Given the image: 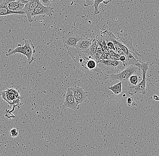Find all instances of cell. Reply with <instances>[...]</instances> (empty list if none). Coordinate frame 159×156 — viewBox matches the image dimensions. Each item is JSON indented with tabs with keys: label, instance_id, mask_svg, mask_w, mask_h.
Instances as JSON below:
<instances>
[{
	"label": "cell",
	"instance_id": "6da1fadb",
	"mask_svg": "<svg viewBox=\"0 0 159 156\" xmlns=\"http://www.w3.org/2000/svg\"><path fill=\"white\" fill-rule=\"evenodd\" d=\"M66 48L71 58L85 73L99 80L109 79V76L99 68L98 61L94 56L82 52L75 47Z\"/></svg>",
	"mask_w": 159,
	"mask_h": 156
},
{
	"label": "cell",
	"instance_id": "7a4b0ae2",
	"mask_svg": "<svg viewBox=\"0 0 159 156\" xmlns=\"http://www.w3.org/2000/svg\"><path fill=\"white\" fill-rule=\"evenodd\" d=\"M35 52L34 46L31 40H26L23 46L21 44L18 45L15 49H10L7 53V56L16 53L22 54L25 56L28 60L29 64L33 62L34 58L33 55Z\"/></svg>",
	"mask_w": 159,
	"mask_h": 156
},
{
	"label": "cell",
	"instance_id": "3957f363",
	"mask_svg": "<svg viewBox=\"0 0 159 156\" xmlns=\"http://www.w3.org/2000/svg\"><path fill=\"white\" fill-rule=\"evenodd\" d=\"M98 65L109 78L111 74L119 73L126 68L123 62L119 60H102L98 61Z\"/></svg>",
	"mask_w": 159,
	"mask_h": 156
},
{
	"label": "cell",
	"instance_id": "277c9868",
	"mask_svg": "<svg viewBox=\"0 0 159 156\" xmlns=\"http://www.w3.org/2000/svg\"><path fill=\"white\" fill-rule=\"evenodd\" d=\"M141 69L142 70L143 79L140 83L135 86H131L129 88L128 93L131 95H138V94H146L147 90L146 88V74L148 69V63H141Z\"/></svg>",
	"mask_w": 159,
	"mask_h": 156
},
{
	"label": "cell",
	"instance_id": "5b68a950",
	"mask_svg": "<svg viewBox=\"0 0 159 156\" xmlns=\"http://www.w3.org/2000/svg\"><path fill=\"white\" fill-rule=\"evenodd\" d=\"M0 96L11 107L20 106L22 97L14 88H8L0 92Z\"/></svg>",
	"mask_w": 159,
	"mask_h": 156
},
{
	"label": "cell",
	"instance_id": "8992f818",
	"mask_svg": "<svg viewBox=\"0 0 159 156\" xmlns=\"http://www.w3.org/2000/svg\"><path fill=\"white\" fill-rule=\"evenodd\" d=\"M141 67L134 65H131L124 69L119 73L112 74L109 76V79L112 80H119L120 81L128 80L134 73L140 70Z\"/></svg>",
	"mask_w": 159,
	"mask_h": 156
},
{
	"label": "cell",
	"instance_id": "52a82bcc",
	"mask_svg": "<svg viewBox=\"0 0 159 156\" xmlns=\"http://www.w3.org/2000/svg\"><path fill=\"white\" fill-rule=\"evenodd\" d=\"M64 105L66 107L73 110H77L79 108V104L75 101L73 91L70 88L67 89L65 95Z\"/></svg>",
	"mask_w": 159,
	"mask_h": 156
},
{
	"label": "cell",
	"instance_id": "ba28073f",
	"mask_svg": "<svg viewBox=\"0 0 159 156\" xmlns=\"http://www.w3.org/2000/svg\"><path fill=\"white\" fill-rule=\"evenodd\" d=\"M70 88L73 91L76 103L79 104L87 102L88 93L84 91L83 88L78 86H73Z\"/></svg>",
	"mask_w": 159,
	"mask_h": 156
},
{
	"label": "cell",
	"instance_id": "9c48e42d",
	"mask_svg": "<svg viewBox=\"0 0 159 156\" xmlns=\"http://www.w3.org/2000/svg\"><path fill=\"white\" fill-rule=\"evenodd\" d=\"M120 40L123 42L124 45L128 47L135 59L137 60L140 63H143L141 55L139 54V51L134 48L131 37L130 36L128 37L127 36L125 35L124 38Z\"/></svg>",
	"mask_w": 159,
	"mask_h": 156
},
{
	"label": "cell",
	"instance_id": "30bf717a",
	"mask_svg": "<svg viewBox=\"0 0 159 156\" xmlns=\"http://www.w3.org/2000/svg\"><path fill=\"white\" fill-rule=\"evenodd\" d=\"M42 6L43 5L41 3L40 0H31L28 3L25 5L23 11L25 14L26 15L29 22L31 23L33 21L32 18L30 16L31 13L37 8Z\"/></svg>",
	"mask_w": 159,
	"mask_h": 156
},
{
	"label": "cell",
	"instance_id": "8fae6325",
	"mask_svg": "<svg viewBox=\"0 0 159 156\" xmlns=\"http://www.w3.org/2000/svg\"><path fill=\"white\" fill-rule=\"evenodd\" d=\"M79 35L70 33L65 36L63 38V43L64 46L66 47H76L77 43L81 38Z\"/></svg>",
	"mask_w": 159,
	"mask_h": 156
},
{
	"label": "cell",
	"instance_id": "7c38bea8",
	"mask_svg": "<svg viewBox=\"0 0 159 156\" xmlns=\"http://www.w3.org/2000/svg\"><path fill=\"white\" fill-rule=\"evenodd\" d=\"M53 8L51 7H46L45 6H40L37 8L31 13L30 16L33 17L39 15H47L51 17L53 15Z\"/></svg>",
	"mask_w": 159,
	"mask_h": 156
},
{
	"label": "cell",
	"instance_id": "4fadbf2b",
	"mask_svg": "<svg viewBox=\"0 0 159 156\" xmlns=\"http://www.w3.org/2000/svg\"><path fill=\"white\" fill-rule=\"evenodd\" d=\"M93 40L86 37H81L75 48L82 52H85L91 46Z\"/></svg>",
	"mask_w": 159,
	"mask_h": 156
},
{
	"label": "cell",
	"instance_id": "5bb4252c",
	"mask_svg": "<svg viewBox=\"0 0 159 156\" xmlns=\"http://www.w3.org/2000/svg\"><path fill=\"white\" fill-rule=\"evenodd\" d=\"M8 3L5 0H4L0 4V16H8L10 15H24L25 14L24 11L15 12L11 11L8 7Z\"/></svg>",
	"mask_w": 159,
	"mask_h": 156
},
{
	"label": "cell",
	"instance_id": "9a60e30c",
	"mask_svg": "<svg viewBox=\"0 0 159 156\" xmlns=\"http://www.w3.org/2000/svg\"><path fill=\"white\" fill-rule=\"evenodd\" d=\"M25 5L20 0L11 2L8 4V7L11 11L15 12L23 11Z\"/></svg>",
	"mask_w": 159,
	"mask_h": 156
},
{
	"label": "cell",
	"instance_id": "2e32d148",
	"mask_svg": "<svg viewBox=\"0 0 159 156\" xmlns=\"http://www.w3.org/2000/svg\"><path fill=\"white\" fill-rule=\"evenodd\" d=\"M108 89L112 91L115 95H119L122 92V82L120 81L117 84L108 87Z\"/></svg>",
	"mask_w": 159,
	"mask_h": 156
},
{
	"label": "cell",
	"instance_id": "e0dca14e",
	"mask_svg": "<svg viewBox=\"0 0 159 156\" xmlns=\"http://www.w3.org/2000/svg\"><path fill=\"white\" fill-rule=\"evenodd\" d=\"M112 1V0H94L93 7L94 8V14H98L99 13V6L101 3H104V4L107 5Z\"/></svg>",
	"mask_w": 159,
	"mask_h": 156
},
{
	"label": "cell",
	"instance_id": "ac0fdd59",
	"mask_svg": "<svg viewBox=\"0 0 159 156\" xmlns=\"http://www.w3.org/2000/svg\"><path fill=\"white\" fill-rule=\"evenodd\" d=\"M129 81L131 84L134 85V86L137 85L139 82V78L137 75H133L129 78Z\"/></svg>",
	"mask_w": 159,
	"mask_h": 156
},
{
	"label": "cell",
	"instance_id": "d6986e66",
	"mask_svg": "<svg viewBox=\"0 0 159 156\" xmlns=\"http://www.w3.org/2000/svg\"><path fill=\"white\" fill-rule=\"evenodd\" d=\"M19 134V133L18 131L16 128H13V129H11L9 132L10 136L13 137V138H16V137H17Z\"/></svg>",
	"mask_w": 159,
	"mask_h": 156
},
{
	"label": "cell",
	"instance_id": "ffe728a7",
	"mask_svg": "<svg viewBox=\"0 0 159 156\" xmlns=\"http://www.w3.org/2000/svg\"><path fill=\"white\" fill-rule=\"evenodd\" d=\"M108 54L109 55L111 56H114V57H116L119 60L121 56L120 55L116 53L115 51H114L113 50L110 49V48L108 47Z\"/></svg>",
	"mask_w": 159,
	"mask_h": 156
},
{
	"label": "cell",
	"instance_id": "44dd1931",
	"mask_svg": "<svg viewBox=\"0 0 159 156\" xmlns=\"http://www.w3.org/2000/svg\"><path fill=\"white\" fill-rule=\"evenodd\" d=\"M54 0H40L41 3L43 6L46 7H50L52 3Z\"/></svg>",
	"mask_w": 159,
	"mask_h": 156
},
{
	"label": "cell",
	"instance_id": "7402d4cb",
	"mask_svg": "<svg viewBox=\"0 0 159 156\" xmlns=\"http://www.w3.org/2000/svg\"><path fill=\"white\" fill-rule=\"evenodd\" d=\"M106 42L107 46L109 47V48H110V49L113 50L114 51L116 52V48L115 47V46H114V43L111 41H107Z\"/></svg>",
	"mask_w": 159,
	"mask_h": 156
},
{
	"label": "cell",
	"instance_id": "603a6c76",
	"mask_svg": "<svg viewBox=\"0 0 159 156\" xmlns=\"http://www.w3.org/2000/svg\"><path fill=\"white\" fill-rule=\"evenodd\" d=\"M85 2L84 3V6L85 7H89V6L93 5L94 3V0H84Z\"/></svg>",
	"mask_w": 159,
	"mask_h": 156
},
{
	"label": "cell",
	"instance_id": "cb8c5ba5",
	"mask_svg": "<svg viewBox=\"0 0 159 156\" xmlns=\"http://www.w3.org/2000/svg\"><path fill=\"white\" fill-rule=\"evenodd\" d=\"M133 101H134V98L132 97H129L127 99V104H128V106H131Z\"/></svg>",
	"mask_w": 159,
	"mask_h": 156
},
{
	"label": "cell",
	"instance_id": "d4e9b609",
	"mask_svg": "<svg viewBox=\"0 0 159 156\" xmlns=\"http://www.w3.org/2000/svg\"><path fill=\"white\" fill-rule=\"evenodd\" d=\"M20 1L25 5L27 3H28L29 2H30L31 0H20Z\"/></svg>",
	"mask_w": 159,
	"mask_h": 156
},
{
	"label": "cell",
	"instance_id": "484cf974",
	"mask_svg": "<svg viewBox=\"0 0 159 156\" xmlns=\"http://www.w3.org/2000/svg\"><path fill=\"white\" fill-rule=\"evenodd\" d=\"M152 98L154 99V100H156V101H159V97L157 95H154L153 96Z\"/></svg>",
	"mask_w": 159,
	"mask_h": 156
},
{
	"label": "cell",
	"instance_id": "4316f807",
	"mask_svg": "<svg viewBox=\"0 0 159 156\" xmlns=\"http://www.w3.org/2000/svg\"><path fill=\"white\" fill-rule=\"evenodd\" d=\"M8 3L11 2H15V1H19V0H5Z\"/></svg>",
	"mask_w": 159,
	"mask_h": 156
},
{
	"label": "cell",
	"instance_id": "83f0119b",
	"mask_svg": "<svg viewBox=\"0 0 159 156\" xmlns=\"http://www.w3.org/2000/svg\"><path fill=\"white\" fill-rule=\"evenodd\" d=\"M136 105H137V103H135L134 101H133V103H132V105H131V106H136Z\"/></svg>",
	"mask_w": 159,
	"mask_h": 156
},
{
	"label": "cell",
	"instance_id": "f1b7e54d",
	"mask_svg": "<svg viewBox=\"0 0 159 156\" xmlns=\"http://www.w3.org/2000/svg\"><path fill=\"white\" fill-rule=\"evenodd\" d=\"M123 97H124V98H125V97H126V94H124V95H123Z\"/></svg>",
	"mask_w": 159,
	"mask_h": 156
}]
</instances>
